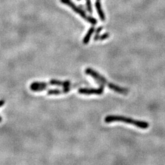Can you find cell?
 Listing matches in <instances>:
<instances>
[{
    "mask_svg": "<svg viewBox=\"0 0 165 165\" xmlns=\"http://www.w3.org/2000/svg\"><path fill=\"white\" fill-rule=\"evenodd\" d=\"M60 1L63 4L68 5V6H69L74 12L79 14L80 16L82 17L84 19L86 20L87 18V15H86V14L85 13V12L83 11V10L81 9V7L76 6V5L71 1V0H60Z\"/></svg>",
    "mask_w": 165,
    "mask_h": 165,
    "instance_id": "277c9868",
    "label": "cell"
},
{
    "mask_svg": "<svg viewBox=\"0 0 165 165\" xmlns=\"http://www.w3.org/2000/svg\"><path fill=\"white\" fill-rule=\"evenodd\" d=\"M30 89L34 92H40L47 89V87H30Z\"/></svg>",
    "mask_w": 165,
    "mask_h": 165,
    "instance_id": "30bf717a",
    "label": "cell"
},
{
    "mask_svg": "<svg viewBox=\"0 0 165 165\" xmlns=\"http://www.w3.org/2000/svg\"><path fill=\"white\" fill-rule=\"evenodd\" d=\"M75 87H64L63 89H48L47 94L48 95H59V94H66L72 89L75 88Z\"/></svg>",
    "mask_w": 165,
    "mask_h": 165,
    "instance_id": "8992f818",
    "label": "cell"
},
{
    "mask_svg": "<svg viewBox=\"0 0 165 165\" xmlns=\"http://www.w3.org/2000/svg\"><path fill=\"white\" fill-rule=\"evenodd\" d=\"M86 7L87 10L90 14L92 13V3L91 0H86Z\"/></svg>",
    "mask_w": 165,
    "mask_h": 165,
    "instance_id": "7c38bea8",
    "label": "cell"
},
{
    "mask_svg": "<svg viewBox=\"0 0 165 165\" xmlns=\"http://www.w3.org/2000/svg\"><path fill=\"white\" fill-rule=\"evenodd\" d=\"M86 20H87V22H89L90 23H91L92 25H95L97 23V20L95 18L92 17L91 16H87V17Z\"/></svg>",
    "mask_w": 165,
    "mask_h": 165,
    "instance_id": "8fae6325",
    "label": "cell"
},
{
    "mask_svg": "<svg viewBox=\"0 0 165 165\" xmlns=\"http://www.w3.org/2000/svg\"><path fill=\"white\" fill-rule=\"evenodd\" d=\"M99 1H100V0H99Z\"/></svg>",
    "mask_w": 165,
    "mask_h": 165,
    "instance_id": "2e32d148",
    "label": "cell"
},
{
    "mask_svg": "<svg viewBox=\"0 0 165 165\" xmlns=\"http://www.w3.org/2000/svg\"><path fill=\"white\" fill-rule=\"evenodd\" d=\"M49 85L67 87L71 86L72 84L69 81H63L56 80H51L48 82H34L30 85V87H47Z\"/></svg>",
    "mask_w": 165,
    "mask_h": 165,
    "instance_id": "3957f363",
    "label": "cell"
},
{
    "mask_svg": "<svg viewBox=\"0 0 165 165\" xmlns=\"http://www.w3.org/2000/svg\"><path fill=\"white\" fill-rule=\"evenodd\" d=\"M104 86H100V88H99V89L81 88L78 90V93L80 94L101 95L104 93Z\"/></svg>",
    "mask_w": 165,
    "mask_h": 165,
    "instance_id": "5b68a950",
    "label": "cell"
},
{
    "mask_svg": "<svg viewBox=\"0 0 165 165\" xmlns=\"http://www.w3.org/2000/svg\"><path fill=\"white\" fill-rule=\"evenodd\" d=\"M85 73L87 75H89L93 77L95 80H99L100 82H102L103 84L106 85L108 87H109L110 89L117 92V93H119V94L126 95L128 93V89H125V88H122V87H121L116 86L114 84L111 83V82H109L104 78V76H102L101 75H100L99 73H97L96 71L91 69V68H87L85 70Z\"/></svg>",
    "mask_w": 165,
    "mask_h": 165,
    "instance_id": "6da1fadb",
    "label": "cell"
},
{
    "mask_svg": "<svg viewBox=\"0 0 165 165\" xmlns=\"http://www.w3.org/2000/svg\"><path fill=\"white\" fill-rule=\"evenodd\" d=\"M5 104V101L4 100H0V107L2 106L3 105H4ZM2 121V118L0 117V122H1Z\"/></svg>",
    "mask_w": 165,
    "mask_h": 165,
    "instance_id": "5bb4252c",
    "label": "cell"
},
{
    "mask_svg": "<svg viewBox=\"0 0 165 165\" xmlns=\"http://www.w3.org/2000/svg\"><path fill=\"white\" fill-rule=\"evenodd\" d=\"M110 37V34L108 33H106L104 34H102L101 35H95L94 38V40L97 41V40H103L108 39V38Z\"/></svg>",
    "mask_w": 165,
    "mask_h": 165,
    "instance_id": "9c48e42d",
    "label": "cell"
},
{
    "mask_svg": "<svg viewBox=\"0 0 165 165\" xmlns=\"http://www.w3.org/2000/svg\"><path fill=\"white\" fill-rule=\"evenodd\" d=\"M103 29L102 27H100L98 28L96 30H95V35H99V33H100V32L102 31V30Z\"/></svg>",
    "mask_w": 165,
    "mask_h": 165,
    "instance_id": "4fadbf2b",
    "label": "cell"
},
{
    "mask_svg": "<svg viewBox=\"0 0 165 165\" xmlns=\"http://www.w3.org/2000/svg\"><path fill=\"white\" fill-rule=\"evenodd\" d=\"M78 1H81V0H78Z\"/></svg>",
    "mask_w": 165,
    "mask_h": 165,
    "instance_id": "9a60e30c",
    "label": "cell"
},
{
    "mask_svg": "<svg viewBox=\"0 0 165 165\" xmlns=\"http://www.w3.org/2000/svg\"><path fill=\"white\" fill-rule=\"evenodd\" d=\"M105 122L106 123H110L112 122H122L133 125L138 128H142V129H146L149 126V123L146 122L135 120L131 118H128L121 116H108L105 118Z\"/></svg>",
    "mask_w": 165,
    "mask_h": 165,
    "instance_id": "7a4b0ae2",
    "label": "cell"
},
{
    "mask_svg": "<svg viewBox=\"0 0 165 165\" xmlns=\"http://www.w3.org/2000/svg\"><path fill=\"white\" fill-rule=\"evenodd\" d=\"M95 31V28L94 27H92L89 28V29L87 31V34L85 35V36L83 38V40H82V43H83L85 45H86L89 43V40L91 39V38L92 35L93 34V33Z\"/></svg>",
    "mask_w": 165,
    "mask_h": 165,
    "instance_id": "ba28073f",
    "label": "cell"
},
{
    "mask_svg": "<svg viewBox=\"0 0 165 165\" xmlns=\"http://www.w3.org/2000/svg\"><path fill=\"white\" fill-rule=\"evenodd\" d=\"M95 8L97 9V12L98 13V15H99L100 20L103 22L105 21L106 19L105 15L104 14V11H103V9H102L101 3L100 1H99V0H97V1L95 2Z\"/></svg>",
    "mask_w": 165,
    "mask_h": 165,
    "instance_id": "52a82bcc",
    "label": "cell"
}]
</instances>
